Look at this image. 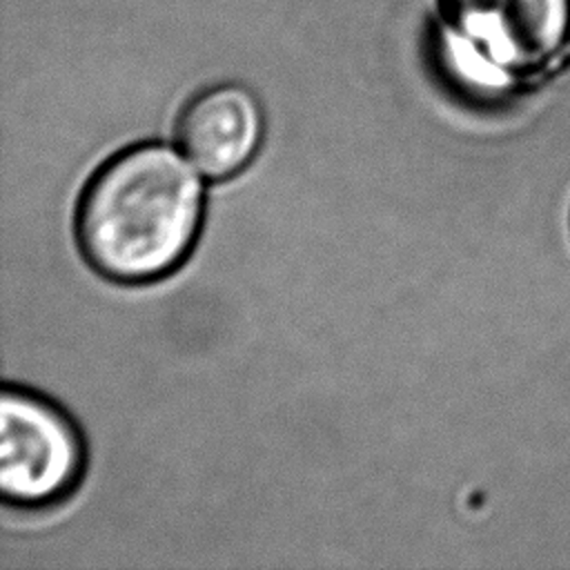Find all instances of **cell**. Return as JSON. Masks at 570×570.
<instances>
[{"mask_svg": "<svg viewBox=\"0 0 570 570\" xmlns=\"http://www.w3.org/2000/svg\"><path fill=\"white\" fill-rule=\"evenodd\" d=\"M203 183L174 149L134 145L89 178L76 209L87 263L118 283H145L176 269L198 238Z\"/></svg>", "mask_w": 570, "mask_h": 570, "instance_id": "cell-1", "label": "cell"}, {"mask_svg": "<svg viewBox=\"0 0 570 570\" xmlns=\"http://www.w3.org/2000/svg\"><path fill=\"white\" fill-rule=\"evenodd\" d=\"M443 51L481 87L548 71L570 45V0H439Z\"/></svg>", "mask_w": 570, "mask_h": 570, "instance_id": "cell-2", "label": "cell"}, {"mask_svg": "<svg viewBox=\"0 0 570 570\" xmlns=\"http://www.w3.org/2000/svg\"><path fill=\"white\" fill-rule=\"evenodd\" d=\"M0 490L7 503L45 505L76 485L82 441L58 405L7 387L0 401Z\"/></svg>", "mask_w": 570, "mask_h": 570, "instance_id": "cell-3", "label": "cell"}, {"mask_svg": "<svg viewBox=\"0 0 570 570\" xmlns=\"http://www.w3.org/2000/svg\"><path fill=\"white\" fill-rule=\"evenodd\" d=\"M263 114L243 85H214L196 94L178 114L176 140L187 160L209 178L240 171L256 154Z\"/></svg>", "mask_w": 570, "mask_h": 570, "instance_id": "cell-4", "label": "cell"}]
</instances>
